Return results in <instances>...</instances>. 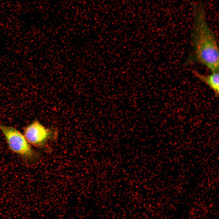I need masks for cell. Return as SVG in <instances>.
Masks as SVG:
<instances>
[{
	"label": "cell",
	"instance_id": "6da1fadb",
	"mask_svg": "<svg viewBox=\"0 0 219 219\" xmlns=\"http://www.w3.org/2000/svg\"><path fill=\"white\" fill-rule=\"evenodd\" d=\"M194 16L192 39L195 59L212 72L219 71L218 46L206 19V8L202 2L192 5Z\"/></svg>",
	"mask_w": 219,
	"mask_h": 219
},
{
	"label": "cell",
	"instance_id": "7a4b0ae2",
	"mask_svg": "<svg viewBox=\"0 0 219 219\" xmlns=\"http://www.w3.org/2000/svg\"><path fill=\"white\" fill-rule=\"evenodd\" d=\"M0 130L4 135L8 147L27 164L35 162L38 155L23 134L15 128L0 123Z\"/></svg>",
	"mask_w": 219,
	"mask_h": 219
},
{
	"label": "cell",
	"instance_id": "3957f363",
	"mask_svg": "<svg viewBox=\"0 0 219 219\" xmlns=\"http://www.w3.org/2000/svg\"><path fill=\"white\" fill-rule=\"evenodd\" d=\"M23 135L31 145L42 148L49 141L56 139L58 131L54 128L46 127L36 120L24 127Z\"/></svg>",
	"mask_w": 219,
	"mask_h": 219
},
{
	"label": "cell",
	"instance_id": "277c9868",
	"mask_svg": "<svg viewBox=\"0 0 219 219\" xmlns=\"http://www.w3.org/2000/svg\"><path fill=\"white\" fill-rule=\"evenodd\" d=\"M194 75L200 80L205 83L214 91L217 96L219 95V71L212 72L208 75H203L194 71Z\"/></svg>",
	"mask_w": 219,
	"mask_h": 219
},
{
	"label": "cell",
	"instance_id": "5b68a950",
	"mask_svg": "<svg viewBox=\"0 0 219 219\" xmlns=\"http://www.w3.org/2000/svg\"></svg>",
	"mask_w": 219,
	"mask_h": 219
}]
</instances>
